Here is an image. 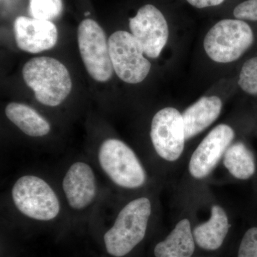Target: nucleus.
Instances as JSON below:
<instances>
[{
    "instance_id": "obj_7",
    "label": "nucleus",
    "mask_w": 257,
    "mask_h": 257,
    "mask_svg": "<svg viewBox=\"0 0 257 257\" xmlns=\"http://www.w3.org/2000/svg\"><path fill=\"white\" fill-rule=\"evenodd\" d=\"M77 39L81 57L88 73L97 82L109 81L114 68L103 29L94 20L86 19L79 25Z\"/></svg>"
},
{
    "instance_id": "obj_21",
    "label": "nucleus",
    "mask_w": 257,
    "mask_h": 257,
    "mask_svg": "<svg viewBox=\"0 0 257 257\" xmlns=\"http://www.w3.org/2000/svg\"><path fill=\"white\" fill-rule=\"evenodd\" d=\"M233 14L237 20L257 23V0H245L234 8Z\"/></svg>"
},
{
    "instance_id": "obj_8",
    "label": "nucleus",
    "mask_w": 257,
    "mask_h": 257,
    "mask_svg": "<svg viewBox=\"0 0 257 257\" xmlns=\"http://www.w3.org/2000/svg\"><path fill=\"white\" fill-rule=\"evenodd\" d=\"M150 136L159 156L169 162L178 160L187 140L182 114L173 107L161 109L152 119Z\"/></svg>"
},
{
    "instance_id": "obj_9",
    "label": "nucleus",
    "mask_w": 257,
    "mask_h": 257,
    "mask_svg": "<svg viewBox=\"0 0 257 257\" xmlns=\"http://www.w3.org/2000/svg\"><path fill=\"white\" fill-rule=\"evenodd\" d=\"M130 28L145 55L152 59L159 57L170 34L168 24L160 10L152 5L142 7L135 17L130 19Z\"/></svg>"
},
{
    "instance_id": "obj_6",
    "label": "nucleus",
    "mask_w": 257,
    "mask_h": 257,
    "mask_svg": "<svg viewBox=\"0 0 257 257\" xmlns=\"http://www.w3.org/2000/svg\"><path fill=\"white\" fill-rule=\"evenodd\" d=\"M113 68L120 79L138 84L146 79L151 63L145 57L143 47L132 33L115 32L108 40Z\"/></svg>"
},
{
    "instance_id": "obj_2",
    "label": "nucleus",
    "mask_w": 257,
    "mask_h": 257,
    "mask_svg": "<svg viewBox=\"0 0 257 257\" xmlns=\"http://www.w3.org/2000/svg\"><path fill=\"white\" fill-rule=\"evenodd\" d=\"M152 212L151 202L138 198L126 204L118 214L112 227L104 234L106 251L114 256L127 254L146 234Z\"/></svg>"
},
{
    "instance_id": "obj_5",
    "label": "nucleus",
    "mask_w": 257,
    "mask_h": 257,
    "mask_svg": "<svg viewBox=\"0 0 257 257\" xmlns=\"http://www.w3.org/2000/svg\"><path fill=\"white\" fill-rule=\"evenodd\" d=\"M12 196L18 210L32 219L50 221L60 212L58 198L50 186L40 177H20L13 186Z\"/></svg>"
},
{
    "instance_id": "obj_14",
    "label": "nucleus",
    "mask_w": 257,
    "mask_h": 257,
    "mask_svg": "<svg viewBox=\"0 0 257 257\" xmlns=\"http://www.w3.org/2000/svg\"><path fill=\"white\" fill-rule=\"evenodd\" d=\"M229 229V219L224 209L214 205L211 207L210 219L196 226L193 236L199 247L214 251L221 247Z\"/></svg>"
},
{
    "instance_id": "obj_11",
    "label": "nucleus",
    "mask_w": 257,
    "mask_h": 257,
    "mask_svg": "<svg viewBox=\"0 0 257 257\" xmlns=\"http://www.w3.org/2000/svg\"><path fill=\"white\" fill-rule=\"evenodd\" d=\"M15 41L20 50L36 54L50 50L58 40V32L51 21L20 16L14 22Z\"/></svg>"
},
{
    "instance_id": "obj_16",
    "label": "nucleus",
    "mask_w": 257,
    "mask_h": 257,
    "mask_svg": "<svg viewBox=\"0 0 257 257\" xmlns=\"http://www.w3.org/2000/svg\"><path fill=\"white\" fill-rule=\"evenodd\" d=\"M8 119L30 137H42L50 133V123L35 109L22 103H10L5 109Z\"/></svg>"
},
{
    "instance_id": "obj_4",
    "label": "nucleus",
    "mask_w": 257,
    "mask_h": 257,
    "mask_svg": "<svg viewBox=\"0 0 257 257\" xmlns=\"http://www.w3.org/2000/svg\"><path fill=\"white\" fill-rule=\"evenodd\" d=\"M99 164L114 183L126 189H136L146 182V173L133 150L123 142L109 139L101 144Z\"/></svg>"
},
{
    "instance_id": "obj_10",
    "label": "nucleus",
    "mask_w": 257,
    "mask_h": 257,
    "mask_svg": "<svg viewBox=\"0 0 257 257\" xmlns=\"http://www.w3.org/2000/svg\"><path fill=\"white\" fill-rule=\"evenodd\" d=\"M234 131L229 125L221 124L208 134L193 153L189 170L195 179L205 178L215 168L231 145Z\"/></svg>"
},
{
    "instance_id": "obj_22",
    "label": "nucleus",
    "mask_w": 257,
    "mask_h": 257,
    "mask_svg": "<svg viewBox=\"0 0 257 257\" xmlns=\"http://www.w3.org/2000/svg\"><path fill=\"white\" fill-rule=\"evenodd\" d=\"M187 1L194 8L202 9V8H209V7L218 6L222 4L225 0H187Z\"/></svg>"
},
{
    "instance_id": "obj_15",
    "label": "nucleus",
    "mask_w": 257,
    "mask_h": 257,
    "mask_svg": "<svg viewBox=\"0 0 257 257\" xmlns=\"http://www.w3.org/2000/svg\"><path fill=\"white\" fill-rule=\"evenodd\" d=\"M194 242L190 221L187 219H182L164 241L157 243L155 248V256L191 257L195 250Z\"/></svg>"
},
{
    "instance_id": "obj_19",
    "label": "nucleus",
    "mask_w": 257,
    "mask_h": 257,
    "mask_svg": "<svg viewBox=\"0 0 257 257\" xmlns=\"http://www.w3.org/2000/svg\"><path fill=\"white\" fill-rule=\"evenodd\" d=\"M238 84L243 92L257 96V55L245 61L240 71Z\"/></svg>"
},
{
    "instance_id": "obj_18",
    "label": "nucleus",
    "mask_w": 257,
    "mask_h": 257,
    "mask_svg": "<svg viewBox=\"0 0 257 257\" xmlns=\"http://www.w3.org/2000/svg\"><path fill=\"white\" fill-rule=\"evenodd\" d=\"M63 10L62 0H30V13L32 18L52 21L60 17Z\"/></svg>"
},
{
    "instance_id": "obj_13",
    "label": "nucleus",
    "mask_w": 257,
    "mask_h": 257,
    "mask_svg": "<svg viewBox=\"0 0 257 257\" xmlns=\"http://www.w3.org/2000/svg\"><path fill=\"white\" fill-rule=\"evenodd\" d=\"M222 101L216 96H203L182 113L186 140H190L212 124L219 117Z\"/></svg>"
},
{
    "instance_id": "obj_12",
    "label": "nucleus",
    "mask_w": 257,
    "mask_h": 257,
    "mask_svg": "<svg viewBox=\"0 0 257 257\" xmlns=\"http://www.w3.org/2000/svg\"><path fill=\"white\" fill-rule=\"evenodd\" d=\"M69 206L82 209L94 201L96 184L94 172L87 164L76 162L67 171L62 183Z\"/></svg>"
},
{
    "instance_id": "obj_20",
    "label": "nucleus",
    "mask_w": 257,
    "mask_h": 257,
    "mask_svg": "<svg viewBox=\"0 0 257 257\" xmlns=\"http://www.w3.org/2000/svg\"><path fill=\"white\" fill-rule=\"evenodd\" d=\"M238 257H257V227L251 228L243 235Z\"/></svg>"
},
{
    "instance_id": "obj_17",
    "label": "nucleus",
    "mask_w": 257,
    "mask_h": 257,
    "mask_svg": "<svg viewBox=\"0 0 257 257\" xmlns=\"http://www.w3.org/2000/svg\"><path fill=\"white\" fill-rule=\"evenodd\" d=\"M223 162L229 173L241 180L249 179L256 171L252 152L242 143L230 145L225 152Z\"/></svg>"
},
{
    "instance_id": "obj_1",
    "label": "nucleus",
    "mask_w": 257,
    "mask_h": 257,
    "mask_svg": "<svg viewBox=\"0 0 257 257\" xmlns=\"http://www.w3.org/2000/svg\"><path fill=\"white\" fill-rule=\"evenodd\" d=\"M24 80L44 105H60L72 90L68 69L60 61L49 57H35L23 69Z\"/></svg>"
},
{
    "instance_id": "obj_3",
    "label": "nucleus",
    "mask_w": 257,
    "mask_h": 257,
    "mask_svg": "<svg viewBox=\"0 0 257 257\" xmlns=\"http://www.w3.org/2000/svg\"><path fill=\"white\" fill-rule=\"evenodd\" d=\"M254 32L243 20H223L207 32L204 48L208 57L218 63H230L239 60L251 48Z\"/></svg>"
},
{
    "instance_id": "obj_23",
    "label": "nucleus",
    "mask_w": 257,
    "mask_h": 257,
    "mask_svg": "<svg viewBox=\"0 0 257 257\" xmlns=\"http://www.w3.org/2000/svg\"><path fill=\"white\" fill-rule=\"evenodd\" d=\"M90 15V13H89V12H87V13H84V15H85V16H88V15Z\"/></svg>"
}]
</instances>
